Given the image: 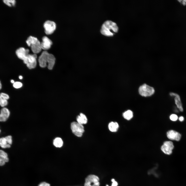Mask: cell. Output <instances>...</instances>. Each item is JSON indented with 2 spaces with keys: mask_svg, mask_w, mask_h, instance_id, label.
<instances>
[{
  "mask_svg": "<svg viewBox=\"0 0 186 186\" xmlns=\"http://www.w3.org/2000/svg\"><path fill=\"white\" fill-rule=\"evenodd\" d=\"M40 66L45 67L48 64V68L50 70L52 69L55 64V58L52 54L49 53L46 51H43L40 56L38 59Z\"/></svg>",
  "mask_w": 186,
  "mask_h": 186,
  "instance_id": "cell-1",
  "label": "cell"
},
{
  "mask_svg": "<svg viewBox=\"0 0 186 186\" xmlns=\"http://www.w3.org/2000/svg\"><path fill=\"white\" fill-rule=\"evenodd\" d=\"M118 26L115 22L107 20L103 24L100 32L102 34L106 36H113L114 33L118 32Z\"/></svg>",
  "mask_w": 186,
  "mask_h": 186,
  "instance_id": "cell-2",
  "label": "cell"
},
{
  "mask_svg": "<svg viewBox=\"0 0 186 186\" xmlns=\"http://www.w3.org/2000/svg\"><path fill=\"white\" fill-rule=\"evenodd\" d=\"M26 42L29 46L31 47L34 54L38 53L41 51L42 49L41 43L37 38L30 36L28 38Z\"/></svg>",
  "mask_w": 186,
  "mask_h": 186,
  "instance_id": "cell-3",
  "label": "cell"
},
{
  "mask_svg": "<svg viewBox=\"0 0 186 186\" xmlns=\"http://www.w3.org/2000/svg\"><path fill=\"white\" fill-rule=\"evenodd\" d=\"M154 89L153 87L146 84L141 86L138 89L139 94L143 97L151 96L154 94Z\"/></svg>",
  "mask_w": 186,
  "mask_h": 186,
  "instance_id": "cell-4",
  "label": "cell"
},
{
  "mask_svg": "<svg viewBox=\"0 0 186 186\" xmlns=\"http://www.w3.org/2000/svg\"><path fill=\"white\" fill-rule=\"evenodd\" d=\"M37 55L35 54H29L23 60L24 63L26 64L27 67L29 69L34 68L37 64Z\"/></svg>",
  "mask_w": 186,
  "mask_h": 186,
  "instance_id": "cell-5",
  "label": "cell"
},
{
  "mask_svg": "<svg viewBox=\"0 0 186 186\" xmlns=\"http://www.w3.org/2000/svg\"><path fill=\"white\" fill-rule=\"evenodd\" d=\"M71 128L73 133L78 137H81L84 131V128L82 125L77 122H72L71 124Z\"/></svg>",
  "mask_w": 186,
  "mask_h": 186,
  "instance_id": "cell-6",
  "label": "cell"
},
{
  "mask_svg": "<svg viewBox=\"0 0 186 186\" xmlns=\"http://www.w3.org/2000/svg\"><path fill=\"white\" fill-rule=\"evenodd\" d=\"M99 179L97 176L90 175L86 179L84 186H99Z\"/></svg>",
  "mask_w": 186,
  "mask_h": 186,
  "instance_id": "cell-7",
  "label": "cell"
},
{
  "mask_svg": "<svg viewBox=\"0 0 186 186\" xmlns=\"http://www.w3.org/2000/svg\"><path fill=\"white\" fill-rule=\"evenodd\" d=\"M12 143V136L8 135L5 137L0 138V147L2 148H9Z\"/></svg>",
  "mask_w": 186,
  "mask_h": 186,
  "instance_id": "cell-8",
  "label": "cell"
},
{
  "mask_svg": "<svg viewBox=\"0 0 186 186\" xmlns=\"http://www.w3.org/2000/svg\"><path fill=\"white\" fill-rule=\"evenodd\" d=\"M44 27L45 33L48 35L52 33L56 28V25L53 21L47 20L44 24Z\"/></svg>",
  "mask_w": 186,
  "mask_h": 186,
  "instance_id": "cell-9",
  "label": "cell"
},
{
  "mask_svg": "<svg viewBox=\"0 0 186 186\" xmlns=\"http://www.w3.org/2000/svg\"><path fill=\"white\" fill-rule=\"evenodd\" d=\"M174 148V145L173 142L170 141H166L161 146V150L165 154L169 155L172 153Z\"/></svg>",
  "mask_w": 186,
  "mask_h": 186,
  "instance_id": "cell-10",
  "label": "cell"
},
{
  "mask_svg": "<svg viewBox=\"0 0 186 186\" xmlns=\"http://www.w3.org/2000/svg\"><path fill=\"white\" fill-rule=\"evenodd\" d=\"M10 112L9 110L7 108L2 107L0 112V122L6 121L9 117Z\"/></svg>",
  "mask_w": 186,
  "mask_h": 186,
  "instance_id": "cell-11",
  "label": "cell"
},
{
  "mask_svg": "<svg viewBox=\"0 0 186 186\" xmlns=\"http://www.w3.org/2000/svg\"><path fill=\"white\" fill-rule=\"evenodd\" d=\"M29 52L28 49L21 47L17 50L16 53L18 58L23 60L29 54Z\"/></svg>",
  "mask_w": 186,
  "mask_h": 186,
  "instance_id": "cell-12",
  "label": "cell"
},
{
  "mask_svg": "<svg viewBox=\"0 0 186 186\" xmlns=\"http://www.w3.org/2000/svg\"><path fill=\"white\" fill-rule=\"evenodd\" d=\"M167 136L169 139L177 141L180 140L181 136L179 133L173 130L168 131L167 133Z\"/></svg>",
  "mask_w": 186,
  "mask_h": 186,
  "instance_id": "cell-13",
  "label": "cell"
},
{
  "mask_svg": "<svg viewBox=\"0 0 186 186\" xmlns=\"http://www.w3.org/2000/svg\"><path fill=\"white\" fill-rule=\"evenodd\" d=\"M9 161L7 153L4 151L0 149V166H4Z\"/></svg>",
  "mask_w": 186,
  "mask_h": 186,
  "instance_id": "cell-14",
  "label": "cell"
},
{
  "mask_svg": "<svg viewBox=\"0 0 186 186\" xmlns=\"http://www.w3.org/2000/svg\"><path fill=\"white\" fill-rule=\"evenodd\" d=\"M42 40V42L41 43L42 49L44 50L49 49L52 44V41L46 36L43 37Z\"/></svg>",
  "mask_w": 186,
  "mask_h": 186,
  "instance_id": "cell-15",
  "label": "cell"
},
{
  "mask_svg": "<svg viewBox=\"0 0 186 186\" xmlns=\"http://www.w3.org/2000/svg\"><path fill=\"white\" fill-rule=\"evenodd\" d=\"M169 94L171 96L175 97V102L177 107L181 112H182L183 109L179 95L176 93L172 92L170 93Z\"/></svg>",
  "mask_w": 186,
  "mask_h": 186,
  "instance_id": "cell-16",
  "label": "cell"
},
{
  "mask_svg": "<svg viewBox=\"0 0 186 186\" xmlns=\"http://www.w3.org/2000/svg\"><path fill=\"white\" fill-rule=\"evenodd\" d=\"M77 121L79 123L82 125L86 124L87 122V119L86 115L83 114L81 113L76 118Z\"/></svg>",
  "mask_w": 186,
  "mask_h": 186,
  "instance_id": "cell-17",
  "label": "cell"
},
{
  "mask_svg": "<svg viewBox=\"0 0 186 186\" xmlns=\"http://www.w3.org/2000/svg\"><path fill=\"white\" fill-rule=\"evenodd\" d=\"M108 127L109 129L111 131L115 132L117 130L119 126L117 122H111L109 124Z\"/></svg>",
  "mask_w": 186,
  "mask_h": 186,
  "instance_id": "cell-18",
  "label": "cell"
},
{
  "mask_svg": "<svg viewBox=\"0 0 186 186\" xmlns=\"http://www.w3.org/2000/svg\"><path fill=\"white\" fill-rule=\"evenodd\" d=\"M53 143L54 146L55 147L60 148L63 146V142L61 138L58 137L56 138L54 140Z\"/></svg>",
  "mask_w": 186,
  "mask_h": 186,
  "instance_id": "cell-19",
  "label": "cell"
},
{
  "mask_svg": "<svg viewBox=\"0 0 186 186\" xmlns=\"http://www.w3.org/2000/svg\"><path fill=\"white\" fill-rule=\"evenodd\" d=\"M123 115L125 119L129 120L131 119L133 117V113L130 110H128L125 112L123 114Z\"/></svg>",
  "mask_w": 186,
  "mask_h": 186,
  "instance_id": "cell-20",
  "label": "cell"
},
{
  "mask_svg": "<svg viewBox=\"0 0 186 186\" xmlns=\"http://www.w3.org/2000/svg\"><path fill=\"white\" fill-rule=\"evenodd\" d=\"M3 1L5 4L9 7L14 6L16 3L14 0H4Z\"/></svg>",
  "mask_w": 186,
  "mask_h": 186,
  "instance_id": "cell-21",
  "label": "cell"
},
{
  "mask_svg": "<svg viewBox=\"0 0 186 186\" xmlns=\"http://www.w3.org/2000/svg\"><path fill=\"white\" fill-rule=\"evenodd\" d=\"M8 100L0 97V106L2 107H4L8 104Z\"/></svg>",
  "mask_w": 186,
  "mask_h": 186,
  "instance_id": "cell-22",
  "label": "cell"
},
{
  "mask_svg": "<svg viewBox=\"0 0 186 186\" xmlns=\"http://www.w3.org/2000/svg\"><path fill=\"white\" fill-rule=\"evenodd\" d=\"M22 86V83L19 82H16L13 84V86L16 89H18L21 87Z\"/></svg>",
  "mask_w": 186,
  "mask_h": 186,
  "instance_id": "cell-23",
  "label": "cell"
},
{
  "mask_svg": "<svg viewBox=\"0 0 186 186\" xmlns=\"http://www.w3.org/2000/svg\"><path fill=\"white\" fill-rule=\"evenodd\" d=\"M0 97L3 98L8 100L9 98V96L7 94L4 93H0Z\"/></svg>",
  "mask_w": 186,
  "mask_h": 186,
  "instance_id": "cell-24",
  "label": "cell"
},
{
  "mask_svg": "<svg viewBox=\"0 0 186 186\" xmlns=\"http://www.w3.org/2000/svg\"><path fill=\"white\" fill-rule=\"evenodd\" d=\"M177 115L174 114H171L170 116V119L171 120L173 121H175L178 119Z\"/></svg>",
  "mask_w": 186,
  "mask_h": 186,
  "instance_id": "cell-25",
  "label": "cell"
},
{
  "mask_svg": "<svg viewBox=\"0 0 186 186\" xmlns=\"http://www.w3.org/2000/svg\"><path fill=\"white\" fill-rule=\"evenodd\" d=\"M49 184L45 182H43L41 183L38 186H50Z\"/></svg>",
  "mask_w": 186,
  "mask_h": 186,
  "instance_id": "cell-26",
  "label": "cell"
},
{
  "mask_svg": "<svg viewBox=\"0 0 186 186\" xmlns=\"http://www.w3.org/2000/svg\"><path fill=\"white\" fill-rule=\"evenodd\" d=\"M112 183L111 186H117L118 184L117 182L115 181L114 179H112L111 180Z\"/></svg>",
  "mask_w": 186,
  "mask_h": 186,
  "instance_id": "cell-27",
  "label": "cell"
},
{
  "mask_svg": "<svg viewBox=\"0 0 186 186\" xmlns=\"http://www.w3.org/2000/svg\"><path fill=\"white\" fill-rule=\"evenodd\" d=\"M178 1L184 6L186 5V0H178Z\"/></svg>",
  "mask_w": 186,
  "mask_h": 186,
  "instance_id": "cell-28",
  "label": "cell"
},
{
  "mask_svg": "<svg viewBox=\"0 0 186 186\" xmlns=\"http://www.w3.org/2000/svg\"><path fill=\"white\" fill-rule=\"evenodd\" d=\"M179 120L181 122H182L184 120V118L183 116H181L179 118Z\"/></svg>",
  "mask_w": 186,
  "mask_h": 186,
  "instance_id": "cell-29",
  "label": "cell"
},
{
  "mask_svg": "<svg viewBox=\"0 0 186 186\" xmlns=\"http://www.w3.org/2000/svg\"><path fill=\"white\" fill-rule=\"evenodd\" d=\"M11 82L13 84L15 82L13 80H11Z\"/></svg>",
  "mask_w": 186,
  "mask_h": 186,
  "instance_id": "cell-30",
  "label": "cell"
},
{
  "mask_svg": "<svg viewBox=\"0 0 186 186\" xmlns=\"http://www.w3.org/2000/svg\"><path fill=\"white\" fill-rule=\"evenodd\" d=\"M2 84L1 83V81H0V90L2 89Z\"/></svg>",
  "mask_w": 186,
  "mask_h": 186,
  "instance_id": "cell-31",
  "label": "cell"
},
{
  "mask_svg": "<svg viewBox=\"0 0 186 186\" xmlns=\"http://www.w3.org/2000/svg\"><path fill=\"white\" fill-rule=\"evenodd\" d=\"M19 78L20 79H22L23 78V77L22 76L20 75L19 76Z\"/></svg>",
  "mask_w": 186,
  "mask_h": 186,
  "instance_id": "cell-32",
  "label": "cell"
},
{
  "mask_svg": "<svg viewBox=\"0 0 186 186\" xmlns=\"http://www.w3.org/2000/svg\"><path fill=\"white\" fill-rule=\"evenodd\" d=\"M1 129H0V134L1 133Z\"/></svg>",
  "mask_w": 186,
  "mask_h": 186,
  "instance_id": "cell-33",
  "label": "cell"
},
{
  "mask_svg": "<svg viewBox=\"0 0 186 186\" xmlns=\"http://www.w3.org/2000/svg\"><path fill=\"white\" fill-rule=\"evenodd\" d=\"M106 186H109L108 185H107Z\"/></svg>",
  "mask_w": 186,
  "mask_h": 186,
  "instance_id": "cell-34",
  "label": "cell"
}]
</instances>
